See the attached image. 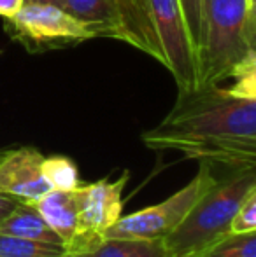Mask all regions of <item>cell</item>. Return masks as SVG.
Segmentation results:
<instances>
[{
    "instance_id": "obj_17",
    "label": "cell",
    "mask_w": 256,
    "mask_h": 257,
    "mask_svg": "<svg viewBox=\"0 0 256 257\" xmlns=\"http://www.w3.org/2000/svg\"><path fill=\"white\" fill-rule=\"evenodd\" d=\"M179 4H181L195 56H198V49L202 44V30H204V0H179Z\"/></svg>"
},
{
    "instance_id": "obj_21",
    "label": "cell",
    "mask_w": 256,
    "mask_h": 257,
    "mask_svg": "<svg viewBox=\"0 0 256 257\" xmlns=\"http://www.w3.org/2000/svg\"><path fill=\"white\" fill-rule=\"evenodd\" d=\"M25 2H51V4H58V0H25Z\"/></svg>"
},
{
    "instance_id": "obj_22",
    "label": "cell",
    "mask_w": 256,
    "mask_h": 257,
    "mask_svg": "<svg viewBox=\"0 0 256 257\" xmlns=\"http://www.w3.org/2000/svg\"><path fill=\"white\" fill-rule=\"evenodd\" d=\"M246 2H247V6H249V7H253V9H256V7H254V0H246Z\"/></svg>"
},
{
    "instance_id": "obj_7",
    "label": "cell",
    "mask_w": 256,
    "mask_h": 257,
    "mask_svg": "<svg viewBox=\"0 0 256 257\" xmlns=\"http://www.w3.org/2000/svg\"><path fill=\"white\" fill-rule=\"evenodd\" d=\"M127 180L128 172H125L114 182L107 179L90 184L81 182L75 189H72L77 208V231L75 241L70 248H67V254L100 240L104 231L120 219L123 208L121 194L127 186Z\"/></svg>"
},
{
    "instance_id": "obj_1",
    "label": "cell",
    "mask_w": 256,
    "mask_h": 257,
    "mask_svg": "<svg viewBox=\"0 0 256 257\" xmlns=\"http://www.w3.org/2000/svg\"><path fill=\"white\" fill-rule=\"evenodd\" d=\"M142 142L228 172L254 168L256 100L237 98L219 84L178 91L174 107L160 124L142 133Z\"/></svg>"
},
{
    "instance_id": "obj_14",
    "label": "cell",
    "mask_w": 256,
    "mask_h": 257,
    "mask_svg": "<svg viewBox=\"0 0 256 257\" xmlns=\"http://www.w3.org/2000/svg\"><path fill=\"white\" fill-rule=\"evenodd\" d=\"M41 170L42 177L51 189L72 191L81 184L77 166L72 159L65 158V156H49V158L44 156Z\"/></svg>"
},
{
    "instance_id": "obj_9",
    "label": "cell",
    "mask_w": 256,
    "mask_h": 257,
    "mask_svg": "<svg viewBox=\"0 0 256 257\" xmlns=\"http://www.w3.org/2000/svg\"><path fill=\"white\" fill-rule=\"evenodd\" d=\"M32 203L39 210L42 219L49 224V227L58 234L65 247L70 248L75 241L77 231V208L72 191L51 189Z\"/></svg>"
},
{
    "instance_id": "obj_4",
    "label": "cell",
    "mask_w": 256,
    "mask_h": 257,
    "mask_svg": "<svg viewBox=\"0 0 256 257\" xmlns=\"http://www.w3.org/2000/svg\"><path fill=\"white\" fill-rule=\"evenodd\" d=\"M256 9L246 0H204V30L198 49V86L221 84L254 49Z\"/></svg>"
},
{
    "instance_id": "obj_18",
    "label": "cell",
    "mask_w": 256,
    "mask_h": 257,
    "mask_svg": "<svg viewBox=\"0 0 256 257\" xmlns=\"http://www.w3.org/2000/svg\"><path fill=\"white\" fill-rule=\"evenodd\" d=\"M251 231H256V189L244 198L230 224V233H251Z\"/></svg>"
},
{
    "instance_id": "obj_8",
    "label": "cell",
    "mask_w": 256,
    "mask_h": 257,
    "mask_svg": "<svg viewBox=\"0 0 256 257\" xmlns=\"http://www.w3.org/2000/svg\"><path fill=\"white\" fill-rule=\"evenodd\" d=\"M44 156L34 147L7 151L0 158V193L25 201H37L51 191L42 177Z\"/></svg>"
},
{
    "instance_id": "obj_19",
    "label": "cell",
    "mask_w": 256,
    "mask_h": 257,
    "mask_svg": "<svg viewBox=\"0 0 256 257\" xmlns=\"http://www.w3.org/2000/svg\"><path fill=\"white\" fill-rule=\"evenodd\" d=\"M20 201H21L20 198H14V196H11V194L0 193V222L13 212V208L20 203Z\"/></svg>"
},
{
    "instance_id": "obj_13",
    "label": "cell",
    "mask_w": 256,
    "mask_h": 257,
    "mask_svg": "<svg viewBox=\"0 0 256 257\" xmlns=\"http://www.w3.org/2000/svg\"><path fill=\"white\" fill-rule=\"evenodd\" d=\"M0 257H67V247L0 233Z\"/></svg>"
},
{
    "instance_id": "obj_16",
    "label": "cell",
    "mask_w": 256,
    "mask_h": 257,
    "mask_svg": "<svg viewBox=\"0 0 256 257\" xmlns=\"http://www.w3.org/2000/svg\"><path fill=\"white\" fill-rule=\"evenodd\" d=\"M202 257H256V231L226 234Z\"/></svg>"
},
{
    "instance_id": "obj_5",
    "label": "cell",
    "mask_w": 256,
    "mask_h": 257,
    "mask_svg": "<svg viewBox=\"0 0 256 257\" xmlns=\"http://www.w3.org/2000/svg\"><path fill=\"white\" fill-rule=\"evenodd\" d=\"M197 175L183 189L174 193L161 203L147 206L127 217H120L102 233V238L125 240H165L178 224L185 219L192 206L216 184L218 177L209 163L198 161Z\"/></svg>"
},
{
    "instance_id": "obj_11",
    "label": "cell",
    "mask_w": 256,
    "mask_h": 257,
    "mask_svg": "<svg viewBox=\"0 0 256 257\" xmlns=\"http://www.w3.org/2000/svg\"><path fill=\"white\" fill-rule=\"evenodd\" d=\"M0 233L27 238V240L44 241V243L63 245L60 236L42 219V215L34 206V203L25 200H21L13 208V212L0 222Z\"/></svg>"
},
{
    "instance_id": "obj_2",
    "label": "cell",
    "mask_w": 256,
    "mask_h": 257,
    "mask_svg": "<svg viewBox=\"0 0 256 257\" xmlns=\"http://www.w3.org/2000/svg\"><path fill=\"white\" fill-rule=\"evenodd\" d=\"M118 41L158 60L178 91L198 88V67L179 0H118Z\"/></svg>"
},
{
    "instance_id": "obj_15",
    "label": "cell",
    "mask_w": 256,
    "mask_h": 257,
    "mask_svg": "<svg viewBox=\"0 0 256 257\" xmlns=\"http://www.w3.org/2000/svg\"><path fill=\"white\" fill-rule=\"evenodd\" d=\"M230 79H233V86L228 88V91L233 96L256 100V48L233 67Z\"/></svg>"
},
{
    "instance_id": "obj_12",
    "label": "cell",
    "mask_w": 256,
    "mask_h": 257,
    "mask_svg": "<svg viewBox=\"0 0 256 257\" xmlns=\"http://www.w3.org/2000/svg\"><path fill=\"white\" fill-rule=\"evenodd\" d=\"M58 6L88 25L95 37L116 39L118 0H58Z\"/></svg>"
},
{
    "instance_id": "obj_20",
    "label": "cell",
    "mask_w": 256,
    "mask_h": 257,
    "mask_svg": "<svg viewBox=\"0 0 256 257\" xmlns=\"http://www.w3.org/2000/svg\"><path fill=\"white\" fill-rule=\"evenodd\" d=\"M25 0H0V16L4 20H9L14 14L18 13L21 6H23Z\"/></svg>"
},
{
    "instance_id": "obj_6",
    "label": "cell",
    "mask_w": 256,
    "mask_h": 257,
    "mask_svg": "<svg viewBox=\"0 0 256 257\" xmlns=\"http://www.w3.org/2000/svg\"><path fill=\"white\" fill-rule=\"evenodd\" d=\"M7 21L13 37L34 51L75 46L95 39L88 25L51 2H25Z\"/></svg>"
},
{
    "instance_id": "obj_10",
    "label": "cell",
    "mask_w": 256,
    "mask_h": 257,
    "mask_svg": "<svg viewBox=\"0 0 256 257\" xmlns=\"http://www.w3.org/2000/svg\"><path fill=\"white\" fill-rule=\"evenodd\" d=\"M67 257H172L163 240L100 238L92 245L68 252Z\"/></svg>"
},
{
    "instance_id": "obj_3",
    "label": "cell",
    "mask_w": 256,
    "mask_h": 257,
    "mask_svg": "<svg viewBox=\"0 0 256 257\" xmlns=\"http://www.w3.org/2000/svg\"><path fill=\"white\" fill-rule=\"evenodd\" d=\"M256 189L254 168L228 172L200 196L185 219L163 240L172 257H202L230 234V224L244 198Z\"/></svg>"
}]
</instances>
